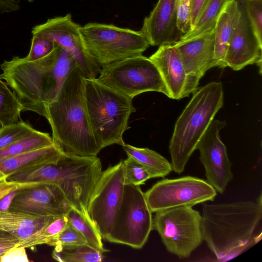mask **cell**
Returning a JSON list of instances; mask_svg holds the SVG:
<instances>
[{"instance_id":"obj_17","label":"cell","mask_w":262,"mask_h":262,"mask_svg":"<svg viewBox=\"0 0 262 262\" xmlns=\"http://www.w3.org/2000/svg\"><path fill=\"white\" fill-rule=\"evenodd\" d=\"M215 30L174 45L184 67L186 84L184 97L198 89L200 80L210 69L216 67L214 56Z\"/></svg>"},{"instance_id":"obj_4","label":"cell","mask_w":262,"mask_h":262,"mask_svg":"<svg viewBox=\"0 0 262 262\" xmlns=\"http://www.w3.org/2000/svg\"><path fill=\"white\" fill-rule=\"evenodd\" d=\"M102 172L101 162L97 156L62 152L56 163L10 175L7 180L18 183L56 184L72 207L88 213L89 200Z\"/></svg>"},{"instance_id":"obj_8","label":"cell","mask_w":262,"mask_h":262,"mask_svg":"<svg viewBox=\"0 0 262 262\" xmlns=\"http://www.w3.org/2000/svg\"><path fill=\"white\" fill-rule=\"evenodd\" d=\"M97 80L107 87L132 98L147 92L168 97L161 76L154 63L142 55L101 67Z\"/></svg>"},{"instance_id":"obj_37","label":"cell","mask_w":262,"mask_h":262,"mask_svg":"<svg viewBox=\"0 0 262 262\" xmlns=\"http://www.w3.org/2000/svg\"><path fill=\"white\" fill-rule=\"evenodd\" d=\"M19 239L7 232L0 231V257L12 248L16 246Z\"/></svg>"},{"instance_id":"obj_10","label":"cell","mask_w":262,"mask_h":262,"mask_svg":"<svg viewBox=\"0 0 262 262\" xmlns=\"http://www.w3.org/2000/svg\"><path fill=\"white\" fill-rule=\"evenodd\" d=\"M152 213L140 186L125 184L123 200L106 241L141 249L153 230Z\"/></svg>"},{"instance_id":"obj_22","label":"cell","mask_w":262,"mask_h":262,"mask_svg":"<svg viewBox=\"0 0 262 262\" xmlns=\"http://www.w3.org/2000/svg\"><path fill=\"white\" fill-rule=\"evenodd\" d=\"M240 10L237 0L231 1L220 15L215 27L214 56L216 67L225 68L230 40L238 23Z\"/></svg>"},{"instance_id":"obj_12","label":"cell","mask_w":262,"mask_h":262,"mask_svg":"<svg viewBox=\"0 0 262 262\" xmlns=\"http://www.w3.org/2000/svg\"><path fill=\"white\" fill-rule=\"evenodd\" d=\"M144 193L152 212L183 206L193 207L212 201L217 195L206 180L189 176L163 179Z\"/></svg>"},{"instance_id":"obj_23","label":"cell","mask_w":262,"mask_h":262,"mask_svg":"<svg viewBox=\"0 0 262 262\" xmlns=\"http://www.w3.org/2000/svg\"><path fill=\"white\" fill-rule=\"evenodd\" d=\"M122 147L127 156L134 158L147 169L151 178H164L172 171L171 163L153 150L126 143Z\"/></svg>"},{"instance_id":"obj_26","label":"cell","mask_w":262,"mask_h":262,"mask_svg":"<svg viewBox=\"0 0 262 262\" xmlns=\"http://www.w3.org/2000/svg\"><path fill=\"white\" fill-rule=\"evenodd\" d=\"M102 254L89 244H78L55 246L52 256L60 262H100Z\"/></svg>"},{"instance_id":"obj_21","label":"cell","mask_w":262,"mask_h":262,"mask_svg":"<svg viewBox=\"0 0 262 262\" xmlns=\"http://www.w3.org/2000/svg\"><path fill=\"white\" fill-rule=\"evenodd\" d=\"M55 217H57L35 215L9 210L0 211V231L10 233L21 241Z\"/></svg>"},{"instance_id":"obj_29","label":"cell","mask_w":262,"mask_h":262,"mask_svg":"<svg viewBox=\"0 0 262 262\" xmlns=\"http://www.w3.org/2000/svg\"><path fill=\"white\" fill-rule=\"evenodd\" d=\"M67 215L55 217L42 228L25 239L19 241L16 246L25 248L48 243L58 235L68 225Z\"/></svg>"},{"instance_id":"obj_13","label":"cell","mask_w":262,"mask_h":262,"mask_svg":"<svg viewBox=\"0 0 262 262\" xmlns=\"http://www.w3.org/2000/svg\"><path fill=\"white\" fill-rule=\"evenodd\" d=\"M81 28L68 13L48 18L46 22L34 26L31 33L47 38L64 49L74 58L76 67L84 78L95 79L99 74L101 67L86 49Z\"/></svg>"},{"instance_id":"obj_41","label":"cell","mask_w":262,"mask_h":262,"mask_svg":"<svg viewBox=\"0 0 262 262\" xmlns=\"http://www.w3.org/2000/svg\"><path fill=\"white\" fill-rule=\"evenodd\" d=\"M205 0H192V21L194 24L202 8Z\"/></svg>"},{"instance_id":"obj_33","label":"cell","mask_w":262,"mask_h":262,"mask_svg":"<svg viewBox=\"0 0 262 262\" xmlns=\"http://www.w3.org/2000/svg\"><path fill=\"white\" fill-rule=\"evenodd\" d=\"M178 27L186 34L193 28L192 21V0H176Z\"/></svg>"},{"instance_id":"obj_1","label":"cell","mask_w":262,"mask_h":262,"mask_svg":"<svg viewBox=\"0 0 262 262\" xmlns=\"http://www.w3.org/2000/svg\"><path fill=\"white\" fill-rule=\"evenodd\" d=\"M76 67L72 56L57 45L47 56L29 61L14 56L0 64V78L11 88L22 107L47 118V107L58 95Z\"/></svg>"},{"instance_id":"obj_24","label":"cell","mask_w":262,"mask_h":262,"mask_svg":"<svg viewBox=\"0 0 262 262\" xmlns=\"http://www.w3.org/2000/svg\"><path fill=\"white\" fill-rule=\"evenodd\" d=\"M232 0H205L192 29L180 41L190 39L215 29L217 20L226 5Z\"/></svg>"},{"instance_id":"obj_11","label":"cell","mask_w":262,"mask_h":262,"mask_svg":"<svg viewBox=\"0 0 262 262\" xmlns=\"http://www.w3.org/2000/svg\"><path fill=\"white\" fill-rule=\"evenodd\" d=\"M124 186L121 160L102 171L89 200L88 214L105 240L112 230L123 200Z\"/></svg>"},{"instance_id":"obj_27","label":"cell","mask_w":262,"mask_h":262,"mask_svg":"<svg viewBox=\"0 0 262 262\" xmlns=\"http://www.w3.org/2000/svg\"><path fill=\"white\" fill-rule=\"evenodd\" d=\"M50 134L36 130L31 135L0 149V159L52 145Z\"/></svg>"},{"instance_id":"obj_25","label":"cell","mask_w":262,"mask_h":262,"mask_svg":"<svg viewBox=\"0 0 262 262\" xmlns=\"http://www.w3.org/2000/svg\"><path fill=\"white\" fill-rule=\"evenodd\" d=\"M67 216L68 223L85 238L89 245L102 253L109 251L104 247L101 235L88 213L72 207Z\"/></svg>"},{"instance_id":"obj_19","label":"cell","mask_w":262,"mask_h":262,"mask_svg":"<svg viewBox=\"0 0 262 262\" xmlns=\"http://www.w3.org/2000/svg\"><path fill=\"white\" fill-rule=\"evenodd\" d=\"M157 68L168 93L169 98L184 97L187 77L184 66L175 46L162 45L149 57Z\"/></svg>"},{"instance_id":"obj_32","label":"cell","mask_w":262,"mask_h":262,"mask_svg":"<svg viewBox=\"0 0 262 262\" xmlns=\"http://www.w3.org/2000/svg\"><path fill=\"white\" fill-rule=\"evenodd\" d=\"M57 45L51 40L39 35H32L31 47L25 58L32 61L43 57L55 48Z\"/></svg>"},{"instance_id":"obj_6","label":"cell","mask_w":262,"mask_h":262,"mask_svg":"<svg viewBox=\"0 0 262 262\" xmlns=\"http://www.w3.org/2000/svg\"><path fill=\"white\" fill-rule=\"evenodd\" d=\"M84 97L90 126L101 149L115 144L123 146V135L130 128L129 117L136 111L133 98L107 87L96 78H85Z\"/></svg>"},{"instance_id":"obj_38","label":"cell","mask_w":262,"mask_h":262,"mask_svg":"<svg viewBox=\"0 0 262 262\" xmlns=\"http://www.w3.org/2000/svg\"><path fill=\"white\" fill-rule=\"evenodd\" d=\"M33 183H18L7 180V178L0 180V200L11 191L20 188Z\"/></svg>"},{"instance_id":"obj_39","label":"cell","mask_w":262,"mask_h":262,"mask_svg":"<svg viewBox=\"0 0 262 262\" xmlns=\"http://www.w3.org/2000/svg\"><path fill=\"white\" fill-rule=\"evenodd\" d=\"M32 3L33 0H26ZM20 0H0V14L17 11L20 8Z\"/></svg>"},{"instance_id":"obj_28","label":"cell","mask_w":262,"mask_h":262,"mask_svg":"<svg viewBox=\"0 0 262 262\" xmlns=\"http://www.w3.org/2000/svg\"><path fill=\"white\" fill-rule=\"evenodd\" d=\"M22 107L7 84L0 78V125L3 127L18 121Z\"/></svg>"},{"instance_id":"obj_20","label":"cell","mask_w":262,"mask_h":262,"mask_svg":"<svg viewBox=\"0 0 262 262\" xmlns=\"http://www.w3.org/2000/svg\"><path fill=\"white\" fill-rule=\"evenodd\" d=\"M62 152L54 144L0 159V170L8 176L45 165L56 163Z\"/></svg>"},{"instance_id":"obj_7","label":"cell","mask_w":262,"mask_h":262,"mask_svg":"<svg viewBox=\"0 0 262 262\" xmlns=\"http://www.w3.org/2000/svg\"><path fill=\"white\" fill-rule=\"evenodd\" d=\"M81 31L86 49L100 67L141 55L150 46L140 30L112 24L89 23Z\"/></svg>"},{"instance_id":"obj_30","label":"cell","mask_w":262,"mask_h":262,"mask_svg":"<svg viewBox=\"0 0 262 262\" xmlns=\"http://www.w3.org/2000/svg\"><path fill=\"white\" fill-rule=\"evenodd\" d=\"M36 129L29 123L18 121L0 128V149L25 138Z\"/></svg>"},{"instance_id":"obj_2","label":"cell","mask_w":262,"mask_h":262,"mask_svg":"<svg viewBox=\"0 0 262 262\" xmlns=\"http://www.w3.org/2000/svg\"><path fill=\"white\" fill-rule=\"evenodd\" d=\"M261 202L260 195L255 201L203 203V239L217 259L233 256L261 238Z\"/></svg>"},{"instance_id":"obj_9","label":"cell","mask_w":262,"mask_h":262,"mask_svg":"<svg viewBox=\"0 0 262 262\" xmlns=\"http://www.w3.org/2000/svg\"><path fill=\"white\" fill-rule=\"evenodd\" d=\"M155 213L152 228L170 253L186 258L202 244L201 214L192 206H179Z\"/></svg>"},{"instance_id":"obj_3","label":"cell","mask_w":262,"mask_h":262,"mask_svg":"<svg viewBox=\"0 0 262 262\" xmlns=\"http://www.w3.org/2000/svg\"><path fill=\"white\" fill-rule=\"evenodd\" d=\"M46 111L53 144L62 152L97 156L101 149L95 140L89 120L84 77L76 67L69 74Z\"/></svg>"},{"instance_id":"obj_16","label":"cell","mask_w":262,"mask_h":262,"mask_svg":"<svg viewBox=\"0 0 262 262\" xmlns=\"http://www.w3.org/2000/svg\"><path fill=\"white\" fill-rule=\"evenodd\" d=\"M240 10L238 23L227 48L225 68L239 71L256 64L261 72L262 41L259 40L248 14L245 0H237Z\"/></svg>"},{"instance_id":"obj_34","label":"cell","mask_w":262,"mask_h":262,"mask_svg":"<svg viewBox=\"0 0 262 262\" xmlns=\"http://www.w3.org/2000/svg\"><path fill=\"white\" fill-rule=\"evenodd\" d=\"M88 244L85 238L69 223L65 228L47 245L51 246Z\"/></svg>"},{"instance_id":"obj_43","label":"cell","mask_w":262,"mask_h":262,"mask_svg":"<svg viewBox=\"0 0 262 262\" xmlns=\"http://www.w3.org/2000/svg\"><path fill=\"white\" fill-rule=\"evenodd\" d=\"M2 126L0 125V128Z\"/></svg>"},{"instance_id":"obj_36","label":"cell","mask_w":262,"mask_h":262,"mask_svg":"<svg viewBox=\"0 0 262 262\" xmlns=\"http://www.w3.org/2000/svg\"><path fill=\"white\" fill-rule=\"evenodd\" d=\"M25 248L15 246L0 257L1 262H28Z\"/></svg>"},{"instance_id":"obj_31","label":"cell","mask_w":262,"mask_h":262,"mask_svg":"<svg viewBox=\"0 0 262 262\" xmlns=\"http://www.w3.org/2000/svg\"><path fill=\"white\" fill-rule=\"evenodd\" d=\"M125 184L140 186L151 179L147 169L133 157L123 160Z\"/></svg>"},{"instance_id":"obj_14","label":"cell","mask_w":262,"mask_h":262,"mask_svg":"<svg viewBox=\"0 0 262 262\" xmlns=\"http://www.w3.org/2000/svg\"><path fill=\"white\" fill-rule=\"evenodd\" d=\"M225 125V122L213 119L196 147L200 151L207 182L220 194L224 193L233 178L232 163L220 135Z\"/></svg>"},{"instance_id":"obj_40","label":"cell","mask_w":262,"mask_h":262,"mask_svg":"<svg viewBox=\"0 0 262 262\" xmlns=\"http://www.w3.org/2000/svg\"><path fill=\"white\" fill-rule=\"evenodd\" d=\"M19 188L15 189L5 195L0 200V211L9 210L11 202Z\"/></svg>"},{"instance_id":"obj_35","label":"cell","mask_w":262,"mask_h":262,"mask_svg":"<svg viewBox=\"0 0 262 262\" xmlns=\"http://www.w3.org/2000/svg\"><path fill=\"white\" fill-rule=\"evenodd\" d=\"M251 22L259 40L262 41V0H245Z\"/></svg>"},{"instance_id":"obj_15","label":"cell","mask_w":262,"mask_h":262,"mask_svg":"<svg viewBox=\"0 0 262 262\" xmlns=\"http://www.w3.org/2000/svg\"><path fill=\"white\" fill-rule=\"evenodd\" d=\"M72 207L58 185L39 183L19 188L9 210L38 216L59 217L67 215Z\"/></svg>"},{"instance_id":"obj_42","label":"cell","mask_w":262,"mask_h":262,"mask_svg":"<svg viewBox=\"0 0 262 262\" xmlns=\"http://www.w3.org/2000/svg\"><path fill=\"white\" fill-rule=\"evenodd\" d=\"M8 176L4 173L1 170H0V180L5 178H7Z\"/></svg>"},{"instance_id":"obj_5","label":"cell","mask_w":262,"mask_h":262,"mask_svg":"<svg viewBox=\"0 0 262 262\" xmlns=\"http://www.w3.org/2000/svg\"><path fill=\"white\" fill-rule=\"evenodd\" d=\"M224 93L220 82H211L198 88L177 119L169 150L172 171L180 174L185 169L214 116L223 106Z\"/></svg>"},{"instance_id":"obj_18","label":"cell","mask_w":262,"mask_h":262,"mask_svg":"<svg viewBox=\"0 0 262 262\" xmlns=\"http://www.w3.org/2000/svg\"><path fill=\"white\" fill-rule=\"evenodd\" d=\"M140 31L150 46L175 45L184 34L178 27L176 0H159L144 18Z\"/></svg>"}]
</instances>
